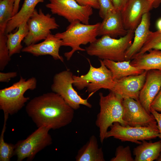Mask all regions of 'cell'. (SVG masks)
<instances>
[{
    "label": "cell",
    "mask_w": 161,
    "mask_h": 161,
    "mask_svg": "<svg viewBox=\"0 0 161 161\" xmlns=\"http://www.w3.org/2000/svg\"><path fill=\"white\" fill-rule=\"evenodd\" d=\"M25 110L38 128L55 130L72 121L74 110L58 94L49 92L34 97L27 104Z\"/></svg>",
    "instance_id": "1"
},
{
    "label": "cell",
    "mask_w": 161,
    "mask_h": 161,
    "mask_svg": "<svg viewBox=\"0 0 161 161\" xmlns=\"http://www.w3.org/2000/svg\"><path fill=\"white\" fill-rule=\"evenodd\" d=\"M134 31H128L125 35L118 39L103 35L85 48L89 55L102 60L115 61H126V52L132 44Z\"/></svg>",
    "instance_id": "2"
},
{
    "label": "cell",
    "mask_w": 161,
    "mask_h": 161,
    "mask_svg": "<svg viewBox=\"0 0 161 161\" xmlns=\"http://www.w3.org/2000/svg\"><path fill=\"white\" fill-rule=\"evenodd\" d=\"M100 112L97 114L95 125L99 129V137L101 143L106 139L108 128L114 122H118L123 126H128L123 120V98L112 91L104 96L99 93Z\"/></svg>",
    "instance_id": "3"
},
{
    "label": "cell",
    "mask_w": 161,
    "mask_h": 161,
    "mask_svg": "<svg viewBox=\"0 0 161 161\" xmlns=\"http://www.w3.org/2000/svg\"><path fill=\"white\" fill-rule=\"evenodd\" d=\"M100 24V22H98L87 24L75 21L70 23L65 31L55 35L62 40V46H69L72 48L71 51L64 53L67 60L71 59L76 51H86L80 47L81 45L90 44L96 40Z\"/></svg>",
    "instance_id": "4"
},
{
    "label": "cell",
    "mask_w": 161,
    "mask_h": 161,
    "mask_svg": "<svg viewBox=\"0 0 161 161\" xmlns=\"http://www.w3.org/2000/svg\"><path fill=\"white\" fill-rule=\"evenodd\" d=\"M37 80L34 77L27 80L21 76L18 81L11 86L0 90V109L4 114L12 115L17 113L25 106L30 98L24 96L28 90L36 87Z\"/></svg>",
    "instance_id": "5"
},
{
    "label": "cell",
    "mask_w": 161,
    "mask_h": 161,
    "mask_svg": "<svg viewBox=\"0 0 161 161\" xmlns=\"http://www.w3.org/2000/svg\"><path fill=\"white\" fill-rule=\"evenodd\" d=\"M88 60L90 65L88 72L80 76L73 75V85L79 90L86 88L87 91L90 94L101 89L112 90L115 81L112 72L104 64L102 60H99L100 66L98 68L93 66L89 60Z\"/></svg>",
    "instance_id": "6"
},
{
    "label": "cell",
    "mask_w": 161,
    "mask_h": 161,
    "mask_svg": "<svg viewBox=\"0 0 161 161\" xmlns=\"http://www.w3.org/2000/svg\"><path fill=\"white\" fill-rule=\"evenodd\" d=\"M50 130L44 127L38 128L25 139L18 141L15 145L14 152L17 161L25 159L32 160L37 153L51 145L52 140L49 133Z\"/></svg>",
    "instance_id": "7"
},
{
    "label": "cell",
    "mask_w": 161,
    "mask_h": 161,
    "mask_svg": "<svg viewBox=\"0 0 161 161\" xmlns=\"http://www.w3.org/2000/svg\"><path fill=\"white\" fill-rule=\"evenodd\" d=\"M73 75L72 72L68 69L56 73L51 86L52 91L60 95L74 110L79 109L81 105L92 108V105L88 99L82 98L73 88Z\"/></svg>",
    "instance_id": "8"
},
{
    "label": "cell",
    "mask_w": 161,
    "mask_h": 161,
    "mask_svg": "<svg viewBox=\"0 0 161 161\" xmlns=\"http://www.w3.org/2000/svg\"><path fill=\"white\" fill-rule=\"evenodd\" d=\"M27 23L29 31L23 41L27 46L45 40L51 30L59 27L54 17L49 13L45 14L41 9L38 11L35 9Z\"/></svg>",
    "instance_id": "9"
},
{
    "label": "cell",
    "mask_w": 161,
    "mask_h": 161,
    "mask_svg": "<svg viewBox=\"0 0 161 161\" xmlns=\"http://www.w3.org/2000/svg\"><path fill=\"white\" fill-rule=\"evenodd\" d=\"M49 0L46 6L52 14L64 17L70 23L79 21L89 24L90 17L93 13L92 7L81 5L75 0Z\"/></svg>",
    "instance_id": "10"
},
{
    "label": "cell",
    "mask_w": 161,
    "mask_h": 161,
    "mask_svg": "<svg viewBox=\"0 0 161 161\" xmlns=\"http://www.w3.org/2000/svg\"><path fill=\"white\" fill-rule=\"evenodd\" d=\"M106 135V139L113 137L122 142L129 141L140 144V141L149 140L158 137V127L123 126L119 123H114Z\"/></svg>",
    "instance_id": "11"
},
{
    "label": "cell",
    "mask_w": 161,
    "mask_h": 161,
    "mask_svg": "<svg viewBox=\"0 0 161 161\" xmlns=\"http://www.w3.org/2000/svg\"><path fill=\"white\" fill-rule=\"evenodd\" d=\"M123 120L131 126L158 127L154 115L148 114L138 100L131 98L123 99Z\"/></svg>",
    "instance_id": "12"
},
{
    "label": "cell",
    "mask_w": 161,
    "mask_h": 161,
    "mask_svg": "<svg viewBox=\"0 0 161 161\" xmlns=\"http://www.w3.org/2000/svg\"><path fill=\"white\" fill-rule=\"evenodd\" d=\"M153 7L147 0H129L121 11L124 26L127 31H134L143 16Z\"/></svg>",
    "instance_id": "13"
},
{
    "label": "cell",
    "mask_w": 161,
    "mask_h": 161,
    "mask_svg": "<svg viewBox=\"0 0 161 161\" xmlns=\"http://www.w3.org/2000/svg\"><path fill=\"white\" fill-rule=\"evenodd\" d=\"M147 71L142 74L131 75L115 80L114 87L110 91L119 95L123 99L131 98L139 100L140 91L144 83Z\"/></svg>",
    "instance_id": "14"
},
{
    "label": "cell",
    "mask_w": 161,
    "mask_h": 161,
    "mask_svg": "<svg viewBox=\"0 0 161 161\" xmlns=\"http://www.w3.org/2000/svg\"><path fill=\"white\" fill-rule=\"evenodd\" d=\"M161 88V71L151 70L147 71L145 80L141 89L138 101L149 114L151 105Z\"/></svg>",
    "instance_id": "15"
},
{
    "label": "cell",
    "mask_w": 161,
    "mask_h": 161,
    "mask_svg": "<svg viewBox=\"0 0 161 161\" xmlns=\"http://www.w3.org/2000/svg\"><path fill=\"white\" fill-rule=\"evenodd\" d=\"M62 46V40L51 33L43 41L27 46L23 48L21 51L36 56L49 55L54 60L64 62V58L59 53L60 48Z\"/></svg>",
    "instance_id": "16"
},
{
    "label": "cell",
    "mask_w": 161,
    "mask_h": 161,
    "mask_svg": "<svg viewBox=\"0 0 161 161\" xmlns=\"http://www.w3.org/2000/svg\"><path fill=\"white\" fill-rule=\"evenodd\" d=\"M128 31L124 27L121 12L116 9L103 19L98 30V36L108 35L115 38L126 35Z\"/></svg>",
    "instance_id": "17"
},
{
    "label": "cell",
    "mask_w": 161,
    "mask_h": 161,
    "mask_svg": "<svg viewBox=\"0 0 161 161\" xmlns=\"http://www.w3.org/2000/svg\"><path fill=\"white\" fill-rule=\"evenodd\" d=\"M150 26V17L147 13L143 16L134 31L133 41L126 52V61L131 60L143 46L151 31Z\"/></svg>",
    "instance_id": "18"
},
{
    "label": "cell",
    "mask_w": 161,
    "mask_h": 161,
    "mask_svg": "<svg viewBox=\"0 0 161 161\" xmlns=\"http://www.w3.org/2000/svg\"><path fill=\"white\" fill-rule=\"evenodd\" d=\"M148 52L134 56L131 61V65L145 71H161V50L152 49Z\"/></svg>",
    "instance_id": "19"
},
{
    "label": "cell",
    "mask_w": 161,
    "mask_h": 161,
    "mask_svg": "<svg viewBox=\"0 0 161 161\" xmlns=\"http://www.w3.org/2000/svg\"><path fill=\"white\" fill-rule=\"evenodd\" d=\"M75 159L76 161L105 160L102 148L99 147L97 139L95 135H92L78 150Z\"/></svg>",
    "instance_id": "20"
},
{
    "label": "cell",
    "mask_w": 161,
    "mask_h": 161,
    "mask_svg": "<svg viewBox=\"0 0 161 161\" xmlns=\"http://www.w3.org/2000/svg\"><path fill=\"white\" fill-rule=\"evenodd\" d=\"M44 0H24L19 11L9 21L5 31V34L12 32L24 22H27L35 10L36 5Z\"/></svg>",
    "instance_id": "21"
},
{
    "label": "cell",
    "mask_w": 161,
    "mask_h": 161,
    "mask_svg": "<svg viewBox=\"0 0 161 161\" xmlns=\"http://www.w3.org/2000/svg\"><path fill=\"white\" fill-rule=\"evenodd\" d=\"M102 60L104 64L112 72L114 80L131 75H139L145 71L131 65V60L122 61L106 59Z\"/></svg>",
    "instance_id": "22"
},
{
    "label": "cell",
    "mask_w": 161,
    "mask_h": 161,
    "mask_svg": "<svg viewBox=\"0 0 161 161\" xmlns=\"http://www.w3.org/2000/svg\"><path fill=\"white\" fill-rule=\"evenodd\" d=\"M161 153V140L154 143L143 140L134 149V161L157 160Z\"/></svg>",
    "instance_id": "23"
},
{
    "label": "cell",
    "mask_w": 161,
    "mask_h": 161,
    "mask_svg": "<svg viewBox=\"0 0 161 161\" xmlns=\"http://www.w3.org/2000/svg\"><path fill=\"white\" fill-rule=\"evenodd\" d=\"M28 31L27 22H24L18 27V30L15 32L6 34L7 38V45L10 57L21 51L23 47L21 42L27 36Z\"/></svg>",
    "instance_id": "24"
},
{
    "label": "cell",
    "mask_w": 161,
    "mask_h": 161,
    "mask_svg": "<svg viewBox=\"0 0 161 161\" xmlns=\"http://www.w3.org/2000/svg\"><path fill=\"white\" fill-rule=\"evenodd\" d=\"M15 0H0V32H5L9 21L13 17Z\"/></svg>",
    "instance_id": "25"
},
{
    "label": "cell",
    "mask_w": 161,
    "mask_h": 161,
    "mask_svg": "<svg viewBox=\"0 0 161 161\" xmlns=\"http://www.w3.org/2000/svg\"><path fill=\"white\" fill-rule=\"evenodd\" d=\"M4 115V123L0 136V161H9L14 155L15 145L4 141V135L9 115Z\"/></svg>",
    "instance_id": "26"
},
{
    "label": "cell",
    "mask_w": 161,
    "mask_h": 161,
    "mask_svg": "<svg viewBox=\"0 0 161 161\" xmlns=\"http://www.w3.org/2000/svg\"><path fill=\"white\" fill-rule=\"evenodd\" d=\"M152 49L161 50V32L158 30L154 32L151 31L145 44L134 56L142 54Z\"/></svg>",
    "instance_id": "27"
},
{
    "label": "cell",
    "mask_w": 161,
    "mask_h": 161,
    "mask_svg": "<svg viewBox=\"0 0 161 161\" xmlns=\"http://www.w3.org/2000/svg\"><path fill=\"white\" fill-rule=\"evenodd\" d=\"M7 38L5 32H0V70H3L11 58L7 45Z\"/></svg>",
    "instance_id": "28"
},
{
    "label": "cell",
    "mask_w": 161,
    "mask_h": 161,
    "mask_svg": "<svg viewBox=\"0 0 161 161\" xmlns=\"http://www.w3.org/2000/svg\"><path fill=\"white\" fill-rule=\"evenodd\" d=\"M111 161H134L132 157L130 147L119 145L116 150L115 156L112 158Z\"/></svg>",
    "instance_id": "29"
},
{
    "label": "cell",
    "mask_w": 161,
    "mask_h": 161,
    "mask_svg": "<svg viewBox=\"0 0 161 161\" xmlns=\"http://www.w3.org/2000/svg\"><path fill=\"white\" fill-rule=\"evenodd\" d=\"M99 6V15L103 19L108 13L116 10L112 0H97Z\"/></svg>",
    "instance_id": "30"
},
{
    "label": "cell",
    "mask_w": 161,
    "mask_h": 161,
    "mask_svg": "<svg viewBox=\"0 0 161 161\" xmlns=\"http://www.w3.org/2000/svg\"><path fill=\"white\" fill-rule=\"evenodd\" d=\"M151 107L157 111L161 112V88L151 103Z\"/></svg>",
    "instance_id": "31"
},
{
    "label": "cell",
    "mask_w": 161,
    "mask_h": 161,
    "mask_svg": "<svg viewBox=\"0 0 161 161\" xmlns=\"http://www.w3.org/2000/svg\"><path fill=\"white\" fill-rule=\"evenodd\" d=\"M82 6H89L94 9H99V6L97 0H75Z\"/></svg>",
    "instance_id": "32"
},
{
    "label": "cell",
    "mask_w": 161,
    "mask_h": 161,
    "mask_svg": "<svg viewBox=\"0 0 161 161\" xmlns=\"http://www.w3.org/2000/svg\"><path fill=\"white\" fill-rule=\"evenodd\" d=\"M17 73L16 72H0V82H8L11 78L16 77Z\"/></svg>",
    "instance_id": "33"
},
{
    "label": "cell",
    "mask_w": 161,
    "mask_h": 161,
    "mask_svg": "<svg viewBox=\"0 0 161 161\" xmlns=\"http://www.w3.org/2000/svg\"><path fill=\"white\" fill-rule=\"evenodd\" d=\"M150 112L154 115L157 121L159 130L158 137L161 140V113H159L151 107Z\"/></svg>",
    "instance_id": "34"
},
{
    "label": "cell",
    "mask_w": 161,
    "mask_h": 161,
    "mask_svg": "<svg viewBox=\"0 0 161 161\" xmlns=\"http://www.w3.org/2000/svg\"><path fill=\"white\" fill-rule=\"evenodd\" d=\"M116 9L121 11L129 0H112Z\"/></svg>",
    "instance_id": "35"
},
{
    "label": "cell",
    "mask_w": 161,
    "mask_h": 161,
    "mask_svg": "<svg viewBox=\"0 0 161 161\" xmlns=\"http://www.w3.org/2000/svg\"><path fill=\"white\" fill-rule=\"evenodd\" d=\"M21 0H15L14 8L13 13V16L16 14L18 11L19 4Z\"/></svg>",
    "instance_id": "36"
},
{
    "label": "cell",
    "mask_w": 161,
    "mask_h": 161,
    "mask_svg": "<svg viewBox=\"0 0 161 161\" xmlns=\"http://www.w3.org/2000/svg\"><path fill=\"white\" fill-rule=\"evenodd\" d=\"M156 26L157 30L161 32V18L157 20L156 23Z\"/></svg>",
    "instance_id": "37"
},
{
    "label": "cell",
    "mask_w": 161,
    "mask_h": 161,
    "mask_svg": "<svg viewBox=\"0 0 161 161\" xmlns=\"http://www.w3.org/2000/svg\"><path fill=\"white\" fill-rule=\"evenodd\" d=\"M151 3L153 5V7L155 6V3L157 2L159 0H147Z\"/></svg>",
    "instance_id": "38"
},
{
    "label": "cell",
    "mask_w": 161,
    "mask_h": 161,
    "mask_svg": "<svg viewBox=\"0 0 161 161\" xmlns=\"http://www.w3.org/2000/svg\"><path fill=\"white\" fill-rule=\"evenodd\" d=\"M156 161H161V153L160 154V155L159 157L158 158L157 160Z\"/></svg>",
    "instance_id": "39"
}]
</instances>
